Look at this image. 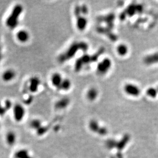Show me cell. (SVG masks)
Masks as SVG:
<instances>
[{
	"mask_svg": "<svg viewBox=\"0 0 158 158\" xmlns=\"http://www.w3.org/2000/svg\"><path fill=\"white\" fill-rule=\"evenodd\" d=\"M23 11V7L20 4H17L13 8V9L6 20V25L10 29H14L17 26L18 20Z\"/></svg>",
	"mask_w": 158,
	"mask_h": 158,
	"instance_id": "1",
	"label": "cell"
},
{
	"mask_svg": "<svg viewBox=\"0 0 158 158\" xmlns=\"http://www.w3.org/2000/svg\"><path fill=\"white\" fill-rule=\"evenodd\" d=\"M79 50V42H74L58 57L59 62L63 63L71 60L75 56Z\"/></svg>",
	"mask_w": 158,
	"mask_h": 158,
	"instance_id": "2",
	"label": "cell"
},
{
	"mask_svg": "<svg viewBox=\"0 0 158 158\" xmlns=\"http://www.w3.org/2000/svg\"><path fill=\"white\" fill-rule=\"evenodd\" d=\"M112 62L111 59L106 57L102 60L101 62L98 63L97 66V73L100 75L106 74L111 68Z\"/></svg>",
	"mask_w": 158,
	"mask_h": 158,
	"instance_id": "3",
	"label": "cell"
},
{
	"mask_svg": "<svg viewBox=\"0 0 158 158\" xmlns=\"http://www.w3.org/2000/svg\"><path fill=\"white\" fill-rule=\"evenodd\" d=\"M123 90L127 95L133 97H138L141 94V89L137 85L133 83L126 84Z\"/></svg>",
	"mask_w": 158,
	"mask_h": 158,
	"instance_id": "4",
	"label": "cell"
},
{
	"mask_svg": "<svg viewBox=\"0 0 158 158\" xmlns=\"http://www.w3.org/2000/svg\"><path fill=\"white\" fill-rule=\"evenodd\" d=\"M14 117L16 121H21L25 115V109L23 106L19 104H16L13 109Z\"/></svg>",
	"mask_w": 158,
	"mask_h": 158,
	"instance_id": "5",
	"label": "cell"
},
{
	"mask_svg": "<svg viewBox=\"0 0 158 158\" xmlns=\"http://www.w3.org/2000/svg\"><path fill=\"white\" fill-rule=\"evenodd\" d=\"M40 84V79L36 77H32L29 81V84L28 87V91L32 93L37 92L39 89Z\"/></svg>",
	"mask_w": 158,
	"mask_h": 158,
	"instance_id": "6",
	"label": "cell"
},
{
	"mask_svg": "<svg viewBox=\"0 0 158 158\" xmlns=\"http://www.w3.org/2000/svg\"><path fill=\"white\" fill-rule=\"evenodd\" d=\"M76 26L77 29L80 31H83L87 27L88 20L84 16H81L76 18Z\"/></svg>",
	"mask_w": 158,
	"mask_h": 158,
	"instance_id": "7",
	"label": "cell"
},
{
	"mask_svg": "<svg viewBox=\"0 0 158 158\" xmlns=\"http://www.w3.org/2000/svg\"><path fill=\"white\" fill-rule=\"evenodd\" d=\"M63 79L62 74H61L60 73L55 72L52 74L50 80L52 85L58 89L60 87Z\"/></svg>",
	"mask_w": 158,
	"mask_h": 158,
	"instance_id": "8",
	"label": "cell"
},
{
	"mask_svg": "<svg viewBox=\"0 0 158 158\" xmlns=\"http://www.w3.org/2000/svg\"><path fill=\"white\" fill-rule=\"evenodd\" d=\"M16 37L19 42L21 43H26L29 40L30 34L27 30L22 29L17 32Z\"/></svg>",
	"mask_w": 158,
	"mask_h": 158,
	"instance_id": "9",
	"label": "cell"
},
{
	"mask_svg": "<svg viewBox=\"0 0 158 158\" xmlns=\"http://www.w3.org/2000/svg\"><path fill=\"white\" fill-rule=\"evenodd\" d=\"M143 63L148 65L158 63V52L145 56L143 58Z\"/></svg>",
	"mask_w": 158,
	"mask_h": 158,
	"instance_id": "10",
	"label": "cell"
},
{
	"mask_svg": "<svg viewBox=\"0 0 158 158\" xmlns=\"http://www.w3.org/2000/svg\"><path fill=\"white\" fill-rule=\"evenodd\" d=\"M16 73L15 70L12 69H7L2 74V78L5 82H9L15 79Z\"/></svg>",
	"mask_w": 158,
	"mask_h": 158,
	"instance_id": "11",
	"label": "cell"
},
{
	"mask_svg": "<svg viewBox=\"0 0 158 158\" xmlns=\"http://www.w3.org/2000/svg\"><path fill=\"white\" fill-rule=\"evenodd\" d=\"M70 104V100L68 98H63L58 100L55 104V107L57 110L65 109Z\"/></svg>",
	"mask_w": 158,
	"mask_h": 158,
	"instance_id": "12",
	"label": "cell"
},
{
	"mask_svg": "<svg viewBox=\"0 0 158 158\" xmlns=\"http://www.w3.org/2000/svg\"><path fill=\"white\" fill-rule=\"evenodd\" d=\"M98 95V91L97 89L95 88H90L87 92V99L91 101H94L97 98Z\"/></svg>",
	"mask_w": 158,
	"mask_h": 158,
	"instance_id": "13",
	"label": "cell"
},
{
	"mask_svg": "<svg viewBox=\"0 0 158 158\" xmlns=\"http://www.w3.org/2000/svg\"><path fill=\"white\" fill-rule=\"evenodd\" d=\"M128 47L124 44H120L116 48L117 54L120 56H124L128 52Z\"/></svg>",
	"mask_w": 158,
	"mask_h": 158,
	"instance_id": "14",
	"label": "cell"
},
{
	"mask_svg": "<svg viewBox=\"0 0 158 158\" xmlns=\"http://www.w3.org/2000/svg\"><path fill=\"white\" fill-rule=\"evenodd\" d=\"M71 87H72L71 81L68 78H63L60 87L57 90L63 91H68L71 88Z\"/></svg>",
	"mask_w": 158,
	"mask_h": 158,
	"instance_id": "15",
	"label": "cell"
},
{
	"mask_svg": "<svg viewBox=\"0 0 158 158\" xmlns=\"http://www.w3.org/2000/svg\"><path fill=\"white\" fill-rule=\"evenodd\" d=\"M16 135L13 131H9L6 136V140L9 145H13L16 141Z\"/></svg>",
	"mask_w": 158,
	"mask_h": 158,
	"instance_id": "16",
	"label": "cell"
},
{
	"mask_svg": "<svg viewBox=\"0 0 158 158\" xmlns=\"http://www.w3.org/2000/svg\"><path fill=\"white\" fill-rule=\"evenodd\" d=\"M15 156L16 158H33L29 152L25 149H21L16 153Z\"/></svg>",
	"mask_w": 158,
	"mask_h": 158,
	"instance_id": "17",
	"label": "cell"
},
{
	"mask_svg": "<svg viewBox=\"0 0 158 158\" xmlns=\"http://www.w3.org/2000/svg\"><path fill=\"white\" fill-rule=\"evenodd\" d=\"M146 94L150 98H155L158 95L157 89L154 87H149L146 90Z\"/></svg>",
	"mask_w": 158,
	"mask_h": 158,
	"instance_id": "18",
	"label": "cell"
},
{
	"mask_svg": "<svg viewBox=\"0 0 158 158\" xmlns=\"http://www.w3.org/2000/svg\"><path fill=\"white\" fill-rule=\"evenodd\" d=\"M105 49L104 48L101 47L100 48L98 51L96 52L94 54L91 56V63H95L97 61L99 57L104 52Z\"/></svg>",
	"mask_w": 158,
	"mask_h": 158,
	"instance_id": "19",
	"label": "cell"
},
{
	"mask_svg": "<svg viewBox=\"0 0 158 158\" xmlns=\"http://www.w3.org/2000/svg\"><path fill=\"white\" fill-rule=\"evenodd\" d=\"M137 12V10L136 6L134 5H129L127 8L126 13L127 15L130 16H134Z\"/></svg>",
	"mask_w": 158,
	"mask_h": 158,
	"instance_id": "20",
	"label": "cell"
},
{
	"mask_svg": "<svg viewBox=\"0 0 158 158\" xmlns=\"http://www.w3.org/2000/svg\"><path fill=\"white\" fill-rule=\"evenodd\" d=\"M31 127L32 128L35 129H37L38 130L42 127V126L41 122L39 120L35 119L32 121L31 122Z\"/></svg>",
	"mask_w": 158,
	"mask_h": 158,
	"instance_id": "21",
	"label": "cell"
},
{
	"mask_svg": "<svg viewBox=\"0 0 158 158\" xmlns=\"http://www.w3.org/2000/svg\"><path fill=\"white\" fill-rule=\"evenodd\" d=\"M79 49L83 52H87L89 48V46L86 42L81 41L79 42Z\"/></svg>",
	"mask_w": 158,
	"mask_h": 158,
	"instance_id": "22",
	"label": "cell"
},
{
	"mask_svg": "<svg viewBox=\"0 0 158 158\" xmlns=\"http://www.w3.org/2000/svg\"><path fill=\"white\" fill-rule=\"evenodd\" d=\"M80 7H81V15L85 16L89 13V9L88 6L86 5L83 4L80 6Z\"/></svg>",
	"mask_w": 158,
	"mask_h": 158,
	"instance_id": "23",
	"label": "cell"
},
{
	"mask_svg": "<svg viewBox=\"0 0 158 158\" xmlns=\"http://www.w3.org/2000/svg\"><path fill=\"white\" fill-rule=\"evenodd\" d=\"M74 15L75 16V17L77 18L81 15V7L79 5H77L74 8Z\"/></svg>",
	"mask_w": 158,
	"mask_h": 158,
	"instance_id": "24",
	"label": "cell"
},
{
	"mask_svg": "<svg viewBox=\"0 0 158 158\" xmlns=\"http://www.w3.org/2000/svg\"><path fill=\"white\" fill-rule=\"evenodd\" d=\"M11 102L7 100L5 102V107L7 108L8 109H9L11 107Z\"/></svg>",
	"mask_w": 158,
	"mask_h": 158,
	"instance_id": "25",
	"label": "cell"
},
{
	"mask_svg": "<svg viewBox=\"0 0 158 158\" xmlns=\"http://www.w3.org/2000/svg\"><path fill=\"white\" fill-rule=\"evenodd\" d=\"M1 52H0V60H1Z\"/></svg>",
	"mask_w": 158,
	"mask_h": 158,
	"instance_id": "26",
	"label": "cell"
},
{
	"mask_svg": "<svg viewBox=\"0 0 158 158\" xmlns=\"http://www.w3.org/2000/svg\"><path fill=\"white\" fill-rule=\"evenodd\" d=\"M157 90H158V88H157Z\"/></svg>",
	"mask_w": 158,
	"mask_h": 158,
	"instance_id": "27",
	"label": "cell"
}]
</instances>
